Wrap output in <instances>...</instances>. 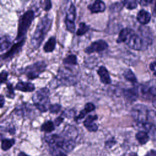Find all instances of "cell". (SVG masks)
I'll return each mask as SVG.
<instances>
[{
    "label": "cell",
    "mask_w": 156,
    "mask_h": 156,
    "mask_svg": "<svg viewBox=\"0 0 156 156\" xmlns=\"http://www.w3.org/2000/svg\"><path fill=\"white\" fill-rule=\"evenodd\" d=\"M44 140L52 149L54 153L58 152L59 155L63 152H69L76 146V140L66 138L65 136L58 134H52L45 136Z\"/></svg>",
    "instance_id": "1"
},
{
    "label": "cell",
    "mask_w": 156,
    "mask_h": 156,
    "mask_svg": "<svg viewBox=\"0 0 156 156\" xmlns=\"http://www.w3.org/2000/svg\"><path fill=\"white\" fill-rule=\"evenodd\" d=\"M52 24V18L48 14L40 19L32 36L30 41L31 44L35 49H38L40 46L47 33L51 29Z\"/></svg>",
    "instance_id": "2"
},
{
    "label": "cell",
    "mask_w": 156,
    "mask_h": 156,
    "mask_svg": "<svg viewBox=\"0 0 156 156\" xmlns=\"http://www.w3.org/2000/svg\"><path fill=\"white\" fill-rule=\"evenodd\" d=\"M72 69L69 68L65 67L63 68H60L58 71L57 75L53 79L52 87L55 85L56 87L60 86H69L73 85L77 82V77L73 74Z\"/></svg>",
    "instance_id": "3"
},
{
    "label": "cell",
    "mask_w": 156,
    "mask_h": 156,
    "mask_svg": "<svg viewBox=\"0 0 156 156\" xmlns=\"http://www.w3.org/2000/svg\"><path fill=\"white\" fill-rule=\"evenodd\" d=\"M32 101L34 106L40 112H46L50 107L49 90L46 87H43L37 90L32 96Z\"/></svg>",
    "instance_id": "4"
},
{
    "label": "cell",
    "mask_w": 156,
    "mask_h": 156,
    "mask_svg": "<svg viewBox=\"0 0 156 156\" xmlns=\"http://www.w3.org/2000/svg\"><path fill=\"white\" fill-rule=\"evenodd\" d=\"M35 18V12L32 10H27L20 18L18 22L16 41L25 40L26 33L33 20Z\"/></svg>",
    "instance_id": "5"
},
{
    "label": "cell",
    "mask_w": 156,
    "mask_h": 156,
    "mask_svg": "<svg viewBox=\"0 0 156 156\" xmlns=\"http://www.w3.org/2000/svg\"><path fill=\"white\" fill-rule=\"evenodd\" d=\"M46 66V63L44 61L37 62L26 67L23 70V73L29 79H37L45 71Z\"/></svg>",
    "instance_id": "6"
},
{
    "label": "cell",
    "mask_w": 156,
    "mask_h": 156,
    "mask_svg": "<svg viewBox=\"0 0 156 156\" xmlns=\"http://www.w3.org/2000/svg\"><path fill=\"white\" fill-rule=\"evenodd\" d=\"M126 43L130 48L135 50L145 49L149 44L145 38L138 34H136L134 31L130 34L126 41Z\"/></svg>",
    "instance_id": "7"
},
{
    "label": "cell",
    "mask_w": 156,
    "mask_h": 156,
    "mask_svg": "<svg viewBox=\"0 0 156 156\" xmlns=\"http://www.w3.org/2000/svg\"><path fill=\"white\" fill-rule=\"evenodd\" d=\"M131 115L138 122L144 124L146 123L149 117V110L146 106L142 104L135 105L131 110Z\"/></svg>",
    "instance_id": "8"
},
{
    "label": "cell",
    "mask_w": 156,
    "mask_h": 156,
    "mask_svg": "<svg viewBox=\"0 0 156 156\" xmlns=\"http://www.w3.org/2000/svg\"><path fill=\"white\" fill-rule=\"evenodd\" d=\"M141 93L143 98L149 99H156V80H151L141 87Z\"/></svg>",
    "instance_id": "9"
},
{
    "label": "cell",
    "mask_w": 156,
    "mask_h": 156,
    "mask_svg": "<svg viewBox=\"0 0 156 156\" xmlns=\"http://www.w3.org/2000/svg\"><path fill=\"white\" fill-rule=\"evenodd\" d=\"M76 7L73 4H71L66 10L65 23L66 29L71 33L74 32L76 29L75 20H76Z\"/></svg>",
    "instance_id": "10"
},
{
    "label": "cell",
    "mask_w": 156,
    "mask_h": 156,
    "mask_svg": "<svg viewBox=\"0 0 156 156\" xmlns=\"http://www.w3.org/2000/svg\"><path fill=\"white\" fill-rule=\"evenodd\" d=\"M108 47V43L104 40H98L91 43L90 46L85 49V52L91 54L93 52H100L106 50Z\"/></svg>",
    "instance_id": "11"
},
{
    "label": "cell",
    "mask_w": 156,
    "mask_h": 156,
    "mask_svg": "<svg viewBox=\"0 0 156 156\" xmlns=\"http://www.w3.org/2000/svg\"><path fill=\"white\" fill-rule=\"evenodd\" d=\"M24 42L25 40H23L15 43L11 46L10 49L9 51H7L4 54L1 55V59L3 60H7L13 58L15 55L18 54L21 49L23 46L24 44Z\"/></svg>",
    "instance_id": "12"
},
{
    "label": "cell",
    "mask_w": 156,
    "mask_h": 156,
    "mask_svg": "<svg viewBox=\"0 0 156 156\" xmlns=\"http://www.w3.org/2000/svg\"><path fill=\"white\" fill-rule=\"evenodd\" d=\"M98 118V117L96 115H90L84 120L83 125L89 132H96L98 130V126L94 122V121L97 120Z\"/></svg>",
    "instance_id": "13"
},
{
    "label": "cell",
    "mask_w": 156,
    "mask_h": 156,
    "mask_svg": "<svg viewBox=\"0 0 156 156\" xmlns=\"http://www.w3.org/2000/svg\"><path fill=\"white\" fill-rule=\"evenodd\" d=\"M97 73L100 77L101 82L104 84L108 85L111 83L112 80L110 77L107 68L104 66H101L97 70Z\"/></svg>",
    "instance_id": "14"
},
{
    "label": "cell",
    "mask_w": 156,
    "mask_h": 156,
    "mask_svg": "<svg viewBox=\"0 0 156 156\" xmlns=\"http://www.w3.org/2000/svg\"><path fill=\"white\" fill-rule=\"evenodd\" d=\"M105 3L102 1H95L92 4L88 5V9L92 13L103 12L105 11Z\"/></svg>",
    "instance_id": "15"
},
{
    "label": "cell",
    "mask_w": 156,
    "mask_h": 156,
    "mask_svg": "<svg viewBox=\"0 0 156 156\" xmlns=\"http://www.w3.org/2000/svg\"><path fill=\"white\" fill-rule=\"evenodd\" d=\"M124 98L129 102L135 101L138 96V91L136 87H131L125 89L123 92Z\"/></svg>",
    "instance_id": "16"
},
{
    "label": "cell",
    "mask_w": 156,
    "mask_h": 156,
    "mask_svg": "<svg viewBox=\"0 0 156 156\" xmlns=\"http://www.w3.org/2000/svg\"><path fill=\"white\" fill-rule=\"evenodd\" d=\"M35 85L28 82H18L15 85V90L23 91V92H32L35 90Z\"/></svg>",
    "instance_id": "17"
},
{
    "label": "cell",
    "mask_w": 156,
    "mask_h": 156,
    "mask_svg": "<svg viewBox=\"0 0 156 156\" xmlns=\"http://www.w3.org/2000/svg\"><path fill=\"white\" fill-rule=\"evenodd\" d=\"M33 112L34 109L32 105L27 103H24L16 108L15 113L18 115L29 116V115H30Z\"/></svg>",
    "instance_id": "18"
},
{
    "label": "cell",
    "mask_w": 156,
    "mask_h": 156,
    "mask_svg": "<svg viewBox=\"0 0 156 156\" xmlns=\"http://www.w3.org/2000/svg\"><path fill=\"white\" fill-rule=\"evenodd\" d=\"M151 18V16L150 13L143 9L139 11L136 16L138 21L141 24H147L150 21Z\"/></svg>",
    "instance_id": "19"
},
{
    "label": "cell",
    "mask_w": 156,
    "mask_h": 156,
    "mask_svg": "<svg viewBox=\"0 0 156 156\" xmlns=\"http://www.w3.org/2000/svg\"><path fill=\"white\" fill-rule=\"evenodd\" d=\"M133 30L129 28H124L121 30L118 37L116 40V42L118 43H120L122 42H125L127 41L128 37L130 35V34L133 32Z\"/></svg>",
    "instance_id": "20"
},
{
    "label": "cell",
    "mask_w": 156,
    "mask_h": 156,
    "mask_svg": "<svg viewBox=\"0 0 156 156\" xmlns=\"http://www.w3.org/2000/svg\"><path fill=\"white\" fill-rule=\"evenodd\" d=\"M55 44H56L55 37H51L45 43L43 46V50L46 52H51L54 50L55 48Z\"/></svg>",
    "instance_id": "21"
},
{
    "label": "cell",
    "mask_w": 156,
    "mask_h": 156,
    "mask_svg": "<svg viewBox=\"0 0 156 156\" xmlns=\"http://www.w3.org/2000/svg\"><path fill=\"white\" fill-rule=\"evenodd\" d=\"M12 44V40L10 37L8 35H4L1 38L0 41V50L1 52H2L4 51L9 49L10 47Z\"/></svg>",
    "instance_id": "22"
},
{
    "label": "cell",
    "mask_w": 156,
    "mask_h": 156,
    "mask_svg": "<svg viewBox=\"0 0 156 156\" xmlns=\"http://www.w3.org/2000/svg\"><path fill=\"white\" fill-rule=\"evenodd\" d=\"M15 143V140L13 138H4L1 140V149L3 151L10 149Z\"/></svg>",
    "instance_id": "23"
},
{
    "label": "cell",
    "mask_w": 156,
    "mask_h": 156,
    "mask_svg": "<svg viewBox=\"0 0 156 156\" xmlns=\"http://www.w3.org/2000/svg\"><path fill=\"white\" fill-rule=\"evenodd\" d=\"M135 138L141 144H146L149 141V138L147 132L144 131H140L137 132L135 135Z\"/></svg>",
    "instance_id": "24"
},
{
    "label": "cell",
    "mask_w": 156,
    "mask_h": 156,
    "mask_svg": "<svg viewBox=\"0 0 156 156\" xmlns=\"http://www.w3.org/2000/svg\"><path fill=\"white\" fill-rule=\"evenodd\" d=\"M63 63L65 65H68V66L77 65V57L74 54H70L63 60Z\"/></svg>",
    "instance_id": "25"
},
{
    "label": "cell",
    "mask_w": 156,
    "mask_h": 156,
    "mask_svg": "<svg viewBox=\"0 0 156 156\" xmlns=\"http://www.w3.org/2000/svg\"><path fill=\"white\" fill-rule=\"evenodd\" d=\"M54 123L52 121H47L43 123L40 128L41 131L44 132L46 133H50L54 130Z\"/></svg>",
    "instance_id": "26"
},
{
    "label": "cell",
    "mask_w": 156,
    "mask_h": 156,
    "mask_svg": "<svg viewBox=\"0 0 156 156\" xmlns=\"http://www.w3.org/2000/svg\"><path fill=\"white\" fill-rule=\"evenodd\" d=\"M123 76L127 80L133 83H135L137 82L136 76H135L133 73L132 71V70H130V69H127L124 71Z\"/></svg>",
    "instance_id": "27"
},
{
    "label": "cell",
    "mask_w": 156,
    "mask_h": 156,
    "mask_svg": "<svg viewBox=\"0 0 156 156\" xmlns=\"http://www.w3.org/2000/svg\"><path fill=\"white\" fill-rule=\"evenodd\" d=\"M90 29V27L87 26L85 23L82 22L79 23V28L76 31V35L77 36H81L86 34Z\"/></svg>",
    "instance_id": "28"
},
{
    "label": "cell",
    "mask_w": 156,
    "mask_h": 156,
    "mask_svg": "<svg viewBox=\"0 0 156 156\" xmlns=\"http://www.w3.org/2000/svg\"><path fill=\"white\" fill-rule=\"evenodd\" d=\"M124 6L129 10L135 9L137 7V2L134 0H126L121 2Z\"/></svg>",
    "instance_id": "29"
},
{
    "label": "cell",
    "mask_w": 156,
    "mask_h": 156,
    "mask_svg": "<svg viewBox=\"0 0 156 156\" xmlns=\"http://www.w3.org/2000/svg\"><path fill=\"white\" fill-rule=\"evenodd\" d=\"M7 90H6V93H5V96L8 98H10V99H13L15 94L14 92V88L13 85L10 83H7Z\"/></svg>",
    "instance_id": "30"
},
{
    "label": "cell",
    "mask_w": 156,
    "mask_h": 156,
    "mask_svg": "<svg viewBox=\"0 0 156 156\" xmlns=\"http://www.w3.org/2000/svg\"><path fill=\"white\" fill-rule=\"evenodd\" d=\"M61 110V105L58 104H54L50 105L49 111L51 113L56 114L58 113Z\"/></svg>",
    "instance_id": "31"
},
{
    "label": "cell",
    "mask_w": 156,
    "mask_h": 156,
    "mask_svg": "<svg viewBox=\"0 0 156 156\" xmlns=\"http://www.w3.org/2000/svg\"><path fill=\"white\" fill-rule=\"evenodd\" d=\"M116 143V141H115V140L114 139V138H111L109 140H107L105 142V146L106 147L108 148H111L112 147H113L115 144Z\"/></svg>",
    "instance_id": "32"
},
{
    "label": "cell",
    "mask_w": 156,
    "mask_h": 156,
    "mask_svg": "<svg viewBox=\"0 0 156 156\" xmlns=\"http://www.w3.org/2000/svg\"><path fill=\"white\" fill-rule=\"evenodd\" d=\"M95 108H96V107H95V105H94L93 103H91V102H88V103H87V104L85 105V108H84V109H85L87 112H88L89 113V112H91L94 110Z\"/></svg>",
    "instance_id": "33"
},
{
    "label": "cell",
    "mask_w": 156,
    "mask_h": 156,
    "mask_svg": "<svg viewBox=\"0 0 156 156\" xmlns=\"http://www.w3.org/2000/svg\"><path fill=\"white\" fill-rule=\"evenodd\" d=\"M8 73L5 71H2L1 73L0 74V78H1V83L2 84L4 83L7 79V77H8Z\"/></svg>",
    "instance_id": "34"
},
{
    "label": "cell",
    "mask_w": 156,
    "mask_h": 156,
    "mask_svg": "<svg viewBox=\"0 0 156 156\" xmlns=\"http://www.w3.org/2000/svg\"><path fill=\"white\" fill-rule=\"evenodd\" d=\"M44 10L47 11V10H49L52 7V5H51V2L50 1H44Z\"/></svg>",
    "instance_id": "35"
},
{
    "label": "cell",
    "mask_w": 156,
    "mask_h": 156,
    "mask_svg": "<svg viewBox=\"0 0 156 156\" xmlns=\"http://www.w3.org/2000/svg\"><path fill=\"white\" fill-rule=\"evenodd\" d=\"M63 119H64V118H63V117H62V116L57 117V118L54 120V124H55V126H60V125L62 123V122L63 121Z\"/></svg>",
    "instance_id": "36"
},
{
    "label": "cell",
    "mask_w": 156,
    "mask_h": 156,
    "mask_svg": "<svg viewBox=\"0 0 156 156\" xmlns=\"http://www.w3.org/2000/svg\"><path fill=\"white\" fill-rule=\"evenodd\" d=\"M149 67H150L151 70H152L154 72V74L156 76V61L152 62L150 64Z\"/></svg>",
    "instance_id": "37"
},
{
    "label": "cell",
    "mask_w": 156,
    "mask_h": 156,
    "mask_svg": "<svg viewBox=\"0 0 156 156\" xmlns=\"http://www.w3.org/2000/svg\"><path fill=\"white\" fill-rule=\"evenodd\" d=\"M144 156H156V151L151 150Z\"/></svg>",
    "instance_id": "38"
},
{
    "label": "cell",
    "mask_w": 156,
    "mask_h": 156,
    "mask_svg": "<svg viewBox=\"0 0 156 156\" xmlns=\"http://www.w3.org/2000/svg\"><path fill=\"white\" fill-rule=\"evenodd\" d=\"M5 103V99L2 95H1L0 96V104H1V108H2Z\"/></svg>",
    "instance_id": "39"
},
{
    "label": "cell",
    "mask_w": 156,
    "mask_h": 156,
    "mask_svg": "<svg viewBox=\"0 0 156 156\" xmlns=\"http://www.w3.org/2000/svg\"><path fill=\"white\" fill-rule=\"evenodd\" d=\"M18 156H30V155L26 154V153H24V152H20V153L18 154Z\"/></svg>",
    "instance_id": "40"
},
{
    "label": "cell",
    "mask_w": 156,
    "mask_h": 156,
    "mask_svg": "<svg viewBox=\"0 0 156 156\" xmlns=\"http://www.w3.org/2000/svg\"><path fill=\"white\" fill-rule=\"evenodd\" d=\"M153 14L156 16V2L155 3V5H154V9H153Z\"/></svg>",
    "instance_id": "41"
},
{
    "label": "cell",
    "mask_w": 156,
    "mask_h": 156,
    "mask_svg": "<svg viewBox=\"0 0 156 156\" xmlns=\"http://www.w3.org/2000/svg\"><path fill=\"white\" fill-rule=\"evenodd\" d=\"M129 156H138V155L136 154H135V153H133V154H131Z\"/></svg>",
    "instance_id": "42"
},
{
    "label": "cell",
    "mask_w": 156,
    "mask_h": 156,
    "mask_svg": "<svg viewBox=\"0 0 156 156\" xmlns=\"http://www.w3.org/2000/svg\"><path fill=\"white\" fill-rule=\"evenodd\" d=\"M59 156H67L66 154H63V153H62V154H60V155H59Z\"/></svg>",
    "instance_id": "43"
},
{
    "label": "cell",
    "mask_w": 156,
    "mask_h": 156,
    "mask_svg": "<svg viewBox=\"0 0 156 156\" xmlns=\"http://www.w3.org/2000/svg\"><path fill=\"white\" fill-rule=\"evenodd\" d=\"M155 116H156V112H155Z\"/></svg>",
    "instance_id": "44"
}]
</instances>
